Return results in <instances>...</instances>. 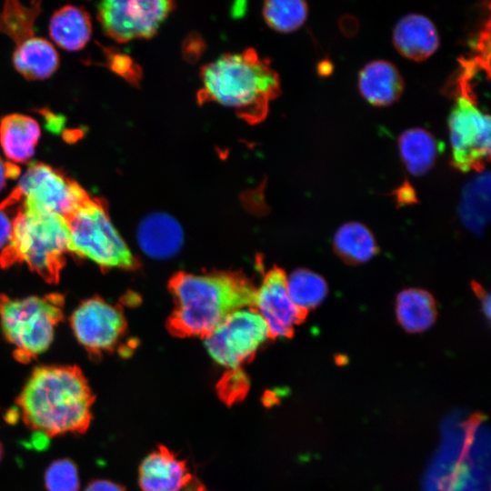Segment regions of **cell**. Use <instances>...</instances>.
Segmentation results:
<instances>
[{"mask_svg": "<svg viewBox=\"0 0 491 491\" xmlns=\"http://www.w3.org/2000/svg\"><path fill=\"white\" fill-rule=\"evenodd\" d=\"M248 388L249 381L241 367L228 369L216 386L219 397L227 405L242 400Z\"/></svg>", "mask_w": 491, "mask_h": 491, "instance_id": "cell-28", "label": "cell"}, {"mask_svg": "<svg viewBox=\"0 0 491 491\" xmlns=\"http://www.w3.org/2000/svg\"><path fill=\"white\" fill-rule=\"evenodd\" d=\"M0 207L13 218L10 242L1 251L0 266L25 263L45 281L55 284L65 264L69 235L65 219L8 195Z\"/></svg>", "mask_w": 491, "mask_h": 491, "instance_id": "cell-4", "label": "cell"}, {"mask_svg": "<svg viewBox=\"0 0 491 491\" xmlns=\"http://www.w3.org/2000/svg\"><path fill=\"white\" fill-rule=\"evenodd\" d=\"M105 51L107 66L130 84L138 85L142 77V71L135 60L127 55L114 49Z\"/></svg>", "mask_w": 491, "mask_h": 491, "instance_id": "cell-29", "label": "cell"}, {"mask_svg": "<svg viewBox=\"0 0 491 491\" xmlns=\"http://www.w3.org/2000/svg\"><path fill=\"white\" fill-rule=\"evenodd\" d=\"M393 44L403 56L420 62L439 47V35L434 23L420 14H408L398 20L393 30Z\"/></svg>", "mask_w": 491, "mask_h": 491, "instance_id": "cell-14", "label": "cell"}, {"mask_svg": "<svg viewBox=\"0 0 491 491\" xmlns=\"http://www.w3.org/2000/svg\"><path fill=\"white\" fill-rule=\"evenodd\" d=\"M200 79V105L220 104L251 125L266 117L270 102L281 89L279 75L270 60L253 48L222 55L201 68Z\"/></svg>", "mask_w": 491, "mask_h": 491, "instance_id": "cell-2", "label": "cell"}, {"mask_svg": "<svg viewBox=\"0 0 491 491\" xmlns=\"http://www.w3.org/2000/svg\"><path fill=\"white\" fill-rule=\"evenodd\" d=\"M397 145L406 170L415 176L426 175L434 166L440 149L435 136L420 127L404 131Z\"/></svg>", "mask_w": 491, "mask_h": 491, "instance_id": "cell-21", "label": "cell"}, {"mask_svg": "<svg viewBox=\"0 0 491 491\" xmlns=\"http://www.w3.org/2000/svg\"><path fill=\"white\" fill-rule=\"evenodd\" d=\"M49 35L61 48L67 51L82 49L92 35L88 12L80 6L66 5L55 10L50 19Z\"/></svg>", "mask_w": 491, "mask_h": 491, "instance_id": "cell-18", "label": "cell"}, {"mask_svg": "<svg viewBox=\"0 0 491 491\" xmlns=\"http://www.w3.org/2000/svg\"><path fill=\"white\" fill-rule=\"evenodd\" d=\"M451 163L461 172H483L490 159V117L461 84L448 117Z\"/></svg>", "mask_w": 491, "mask_h": 491, "instance_id": "cell-7", "label": "cell"}, {"mask_svg": "<svg viewBox=\"0 0 491 491\" xmlns=\"http://www.w3.org/2000/svg\"><path fill=\"white\" fill-rule=\"evenodd\" d=\"M38 122L29 115L10 114L0 120V145L12 163H26L40 139Z\"/></svg>", "mask_w": 491, "mask_h": 491, "instance_id": "cell-17", "label": "cell"}, {"mask_svg": "<svg viewBox=\"0 0 491 491\" xmlns=\"http://www.w3.org/2000/svg\"><path fill=\"white\" fill-rule=\"evenodd\" d=\"M346 362V357L344 356H339L338 357H336V363L337 365H345Z\"/></svg>", "mask_w": 491, "mask_h": 491, "instance_id": "cell-35", "label": "cell"}, {"mask_svg": "<svg viewBox=\"0 0 491 491\" xmlns=\"http://www.w3.org/2000/svg\"><path fill=\"white\" fill-rule=\"evenodd\" d=\"M286 275L278 267L270 269L256 289L255 309L266 322L270 337H291L294 327L301 324L307 313L291 300L286 287Z\"/></svg>", "mask_w": 491, "mask_h": 491, "instance_id": "cell-12", "label": "cell"}, {"mask_svg": "<svg viewBox=\"0 0 491 491\" xmlns=\"http://www.w3.org/2000/svg\"><path fill=\"white\" fill-rule=\"evenodd\" d=\"M357 82L361 95L375 106L394 104L405 89V82L397 67L383 59L373 60L364 65Z\"/></svg>", "mask_w": 491, "mask_h": 491, "instance_id": "cell-16", "label": "cell"}, {"mask_svg": "<svg viewBox=\"0 0 491 491\" xmlns=\"http://www.w3.org/2000/svg\"><path fill=\"white\" fill-rule=\"evenodd\" d=\"M71 326L77 341L93 357L112 351L126 328L120 307L100 297L82 302L71 316Z\"/></svg>", "mask_w": 491, "mask_h": 491, "instance_id": "cell-11", "label": "cell"}, {"mask_svg": "<svg viewBox=\"0 0 491 491\" xmlns=\"http://www.w3.org/2000/svg\"><path fill=\"white\" fill-rule=\"evenodd\" d=\"M44 480L47 491H78L80 487L77 467L67 458L51 463L45 473Z\"/></svg>", "mask_w": 491, "mask_h": 491, "instance_id": "cell-27", "label": "cell"}, {"mask_svg": "<svg viewBox=\"0 0 491 491\" xmlns=\"http://www.w3.org/2000/svg\"><path fill=\"white\" fill-rule=\"evenodd\" d=\"M286 287L292 302L306 313L319 306L328 293L325 278L305 268L296 269L286 277Z\"/></svg>", "mask_w": 491, "mask_h": 491, "instance_id": "cell-24", "label": "cell"}, {"mask_svg": "<svg viewBox=\"0 0 491 491\" xmlns=\"http://www.w3.org/2000/svg\"><path fill=\"white\" fill-rule=\"evenodd\" d=\"M394 194L397 205H406L417 203L416 192L407 181L403 183Z\"/></svg>", "mask_w": 491, "mask_h": 491, "instance_id": "cell-31", "label": "cell"}, {"mask_svg": "<svg viewBox=\"0 0 491 491\" xmlns=\"http://www.w3.org/2000/svg\"><path fill=\"white\" fill-rule=\"evenodd\" d=\"M3 453H4V449H3V446H2V444L0 442V462H1L2 458H3Z\"/></svg>", "mask_w": 491, "mask_h": 491, "instance_id": "cell-36", "label": "cell"}, {"mask_svg": "<svg viewBox=\"0 0 491 491\" xmlns=\"http://www.w3.org/2000/svg\"><path fill=\"white\" fill-rule=\"evenodd\" d=\"M95 399L78 366H42L33 370L15 404L29 429L53 437L85 433Z\"/></svg>", "mask_w": 491, "mask_h": 491, "instance_id": "cell-1", "label": "cell"}, {"mask_svg": "<svg viewBox=\"0 0 491 491\" xmlns=\"http://www.w3.org/2000/svg\"><path fill=\"white\" fill-rule=\"evenodd\" d=\"M64 303L58 293L21 299L0 296L1 326L17 361L27 363L49 347L64 316Z\"/></svg>", "mask_w": 491, "mask_h": 491, "instance_id": "cell-6", "label": "cell"}, {"mask_svg": "<svg viewBox=\"0 0 491 491\" xmlns=\"http://www.w3.org/2000/svg\"><path fill=\"white\" fill-rule=\"evenodd\" d=\"M396 315L398 324L406 332H424L436 320V299L425 289L406 288L396 296Z\"/></svg>", "mask_w": 491, "mask_h": 491, "instance_id": "cell-20", "label": "cell"}, {"mask_svg": "<svg viewBox=\"0 0 491 491\" xmlns=\"http://www.w3.org/2000/svg\"><path fill=\"white\" fill-rule=\"evenodd\" d=\"M137 241L150 257L166 259L176 255L184 243L180 224L171 215L155 212L145 216L137 229Z\"/></svg>", "mask_w": 491, "mask_h": 491, "instance_id": "cell-15", "label": "cell"}, {"mask_svg": "<svg viewBox=\"0 0 491 491\" xmlns=\"http://www.w3.org/2000/svg\"><path fill=\"white\" fill-rule=\"evenodd\" d=\"M13 65L25 78L43 80L56 71L59 55L51 42L32 36L16 45Z\"/></svg>", "mask_w": 491, "mask_h": 491, "instance_id": "cell-19", "label": "cell"}, {"mask_svg": "<svg viewBox=\"0 0 491 491\" xmlns=\"http://www.w3.org/2000/svg\"><path fill=\"white\" fill-rule=\"evenodd\" d=\"M459 217L473 233H483L490 215V175L488 171L472 178L464 187Z\"/></svg>", "mask_w": 491, "mask_h": 491, "instance_id": "cell-22", "label": "cell"}, {"mask_svg": "<svg viewBox=\"0 0 491 491\" xmlns=\"http://www.w3.org/2000/svg\"><path fill=\"white\" fill-rule=\"evenodd\" d=\"M333 248L338 257L349 265L366 263L379 252L373 233L359 222L341 225L334 235Z\"/></svg>", "mask_w": 491, "mask_h": 491, "instance_id": "cell-23", "label": "cell"}, {"mask_svg": "<svg viewBox=\"0 0 491 491\" xmlns=\"http://www.w3.org/2000/svg\"><path fill=\"white\" fill-rule=\"evenodd\" d=\"M174 8L169 0H107L97 5V19L107 36L125 43L154 36Z\"/></svg>", "mask_w": 491, "mask_h": 491, "instance_id": "cell-10", "label": "cell"}, {"mask_svg": "<svg viewBox=\"0 0 491 491\" xmlns=\"http://www.w3.org/2000/svg\"><path fill=\"white\" fill-rule=\"evenodd\" d=\"M18 166L12 162H5L0 156V191L5 186L8 179L15 178L19 175Z\"/></svg>", "mask_w": 491, "mask_h": 491, "instance_id": "cell-33", "label": "cell"}, {"mask_svg": "<svg viewBox=\"0 0 491 491\" xmlns=\"http://www.w3.org/2000/svg\"><path fill=\"white\" fill-rule=\"evenodd\" d=\"M83 491H125V488L107 479H96L91 481Z\"/></svg>", "mask_w": 491, "mask_h": 491, "instance_id": "cell-32", "label": "cell"}, {"mask_svg": "<svg viewBox=\"0 0 491 491\" xmlns=\"http://www.w3.org/2000/svg\"><path fill=\"white\" fill-rule=\"evenodd\" d=\"M308 7L300 0H270L264 3L263 17L267 25L280 33L298 29L306 20Z\"/></svg>", "mask_w": 491, "mask_h": 491, "instance_id": "cell-26", "label": "cell"}, {"mask_svg": "<svg viewBox=\"0 0 491 491\" xmlns=\"http://www.w3.org/2000/svg\"><path fill=\"white\" fill-rule=\"evenodd\" d=\"M193 478L186 460L163 445L149 453L138 468L142 491H183Z\"/></svg>", "mask_w": 491, "mask_h": 491, "instance_id": "cell-13", "label": "cell"}, {"mask_svg": "<svg viewBox=\"0 0 491 491\" xmlns=\"http://www.w3.org/2000/svg\"><path fill=\"white\" fill-rule=\"evenodd\" d=\"M88 193L73 178L42 162L31 163L10 195L65 218Z\"/></svg>", "mask_w": 491, "mask_h": 491, "instance_id": "cell-9", "label": "cell"}, {"mask_svg": "<svg viewBox=\"0 0 491 491\" xmlns=\"http://www.w3.org/2000/svg\"><path fill=\"white\" fill-rule=\"evenodd\" d=\"M41 12V2L25 5L15 0L5 2L0 12V33L11 37L16 45L34 36V24Z\"/></svg>", "mask_w": 491, "mask_h": 491, "instance_id": "cell-25", "label": "cell"}, {"mask_svg": "<svg viewBox=\"0 0 491 491\" xmlns=\"http://www.w3.org/2000/svg\"><path fill=\"white\" fill-rule=\"evenodd\" d=\"M269 337L267 326L258 312L245 307L232 312L206 335L205 346L217 364L235 369L251 360Z\"/></svg>", "mask_w": 491, "mask_h": 491, "instance_id": "cell-8", "label": "cell"}, {"mask_svg": "<svg viewBox=\"0 0 491 491\" xmlns=\"http://www.w3.org/2000/svg\"><path fill=\"white\" fill-rule=\"evenodd\" d=\"M175 309L169 328L181 336H205L232 312L253 307L254 285L243 275L178 273L170 281Z\"/></svg>", "mask_w": 491, "mask_h": 491, "instance_id": "cell-3", "label": "cell"}, {"mask_svg": "<svg viewBox=\"0 0 491 491\" xmlns=\"http://www.w3.org/2000/svg\"><path fill=\"white\" fill-rule=\"evenodd\" d=\"M68 253L85 257L103 269H135L138 262L110 220L105 202L89 194L64 218Z\"/></svg>", "mask_w": 491, "mask_h": 491, "instance_id": "cell-5", "label": "cell"}, {"mask_svg": "<svg viewBox=\"0 0 491 491\" xmlns=\"http://www.w3.org/2000/svg\"><path fill=\"white\" fill-rule=\"evenodd\" d=\"M471 288L476 297L479 299L482 310L487 320L490 318V295L489 293L476 281L471 282Z\"/></svg>", "mask_w": 491, "mask_h": 491, "instance_id": "cell-34", "label": "cell"}, {"mask_svg": "<svg viewBox=\"0 0 491 491\" xmlns=\"http://www.w3.org/2000/svg\"><path fill=\"white\" fill-rule=\"evenodd\" d=\"M13 232L12 216L0 207V250L2 251L10 242Z\"/></svg>", "mask_w": 491, "mask_h": 491, "instance_id": "cell-30", "label": "cell"}]
</instances>
